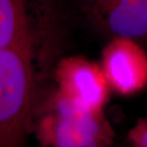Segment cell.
I'll return each mask as SVG.
<instances>
[{"label":"cell","mask_w":147,"mask_h":147,"mask_svg":"<svg viewBox=\"0 0 147 147\" xmlns=\"http://www.w3.org/2000/svg\"><path fill=\"white\" fill-rule=\"evenodd\" d=\"M127 142L134 147H147V117H140L128 131Z\"/></svg>","instance_id":"cell-7"},{"label":"cell","mask_w":147,"mask_h":147,"mask_svg":"<svg viewBox=\"0 0 147 147\" xmlns=\"http://www.w3.org/2000/svg\"><path fill=\"white\" fill-rule=\"evenodd\" d=\"M55 64L27 44L0 48V147L25 145Z\"/></svg>","instance_id":"cell-1"},{"label":"cell","mask_w":147,"mask_h":147,"mask_svg":"<svg viewBox=\"0 0 147 147\" xmlns=\"http://www.w3.org/2000/svg\"><path fill=\"white\" fill-rule=\"evenodd\" d=\"M89 25L107 40L127 37L147 49V0H76Z\"/></svg>","instance_id":"cell-5"},{"label":"cell","mask_w":147,"mask_h":147,"mask_svg":"<svg viewBox=\"0 0 147 147\" xmlns=\"http://www.w3.org/2000/svg\"><path fill=\"white\" fill-rule=\"evenodd\" d=\"M31 133L44 147H106L116 132L104 111H92L58 93L54 85L42 93L32 119Z\"/></svg>","instance_id":"cell-2"},{"label":"cell","mask_w":147,"mask_h":147,"mask_svg":"<svg viewBox=\"0 0 147 147\" xmlns=\"http://www.w3.org/2000/svg\"><path fill=\"white\" fill-rule=\"evenodd\" d=\"M65 24L58 0H0V48L27 44L57 62Z\"/></svg>","instance_id":"cell-3"},{"label":"cell","mask_w":147,"mask_h":147,"mask_svg":"<svg viewBox=\"0 0 147 147\" xmlns=\"http://www.w3.org/2000/svg\"><path fill=\"white\" fill-rule=\"evenodd\" d=\"M52 78L58 93L92 111H104L111 88L100 63L82 55H61L53 68Z\"/></svg>","instance_id":"cell-4"},{"label":"cell","mask_w":147,"mask_h":147,"mask_svg":"<svg viewBox=\"0 0 147 147\" xmlns=\"http://www.w3.org/2000/svg\"><path fill=\"white\" fill-rule=\"evenodd\" d=\"M99 63L112 93L131 98L147 90V49L136 40L127 37L107 40Z\"/></svg>","instance_id":"cell-6"}]
</instances>
